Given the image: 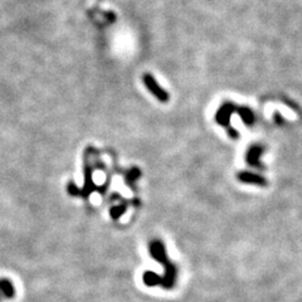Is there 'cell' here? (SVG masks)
Returning <instances> with one entry per match:
<instances>
[{
    "instance_id": "obj_5",
    "label": "cell",
    "mask_w": 302,
    "mask_h": 302,
    "mask_svg": "<svg viewBox=\"0 0 302 302\" xmlns=\"http://www.w3.org/2000/svg\"><path fill=\"white\" fill-rule=\"evenodd\" d=\"M262 152V149L258 148V146H253V148H251L250 152H248V163L251 164V165H254V166H258V157L259 155H261Z\"/></svg>"
},
{
    "instance_id": "obj_4",
    "label": "cell",
    "mask_w": 302,
    "mask_h": 302,
    "mask_svg": "<svg viewBox=\"0 0 302 302\" xmlns=\"http://www.w3.org/2000/svg\"><path fill=\"white\" fill-rule=\"evenodd\" d=\"M239 179L244 183H250V184H257V185H267V181L266 179L257 174H252V173H242L239 174Z\"/></svg>"
},
{
    "instance_id": "obj_1",
    "label": "cell",
    "mask_w": 302,
    "mask_h": 302,
    "mask_svg": "<svg viewBox=\"0 0 302 302\" xmlns=\"http://www.w3.org/2000/svg\"><path fill=\"white\" fill-rule=\"evenodd\" d=\"M143 82L144 84H145V87L149 90V92H150L151 95H154L160 102L169 101V93L157 83L154 76L150 75V73H145V75L143 76Z\"/></svg>"
},
{
    "instance_id": "obj_2",
    "label": "cell",
    "mask_w": 302,
    "mask_h": 302,
    "mask_svg": "<svg viewBox=\"0 0 302 302\" xmlns=\"http://www.w3.org/2000/svg\"><path fill=\"white\" fill-rule=\"evenodd\" d=\"M150 252L151 254L155 257L156 259H159L160 262H163L164 264L166 266V271H168V282H169V287L173 286V277H174L175 273L170 272V270H173L172 264H169L168 261H166V256H165V251H164L163 244L160 243L159 241H154L152 243L150 244Z\"/></svg>"
},
{
    "instance_id": "obj_3",
    "label": "cell",
    "mask_w": 302,
    "mask_h": 302,
    "mask_svg": "<svg viewBox=\"0 0 302 302\" xmlns=\"http://www.w3.org/2000/svg\"><path fill=\"white\" fill-rule=\"evenodd\" d=\"M15 295V288L12 281L8 278H0V302L13 299Z\"/></svg>"
},
{
    "instance_id": "obj_6",
    "label": "cell",
    "mask_w": 302,
    "mask_h": 302,
    "mask_svg": "<svg viewBox=\"0 0 302 302\" xmlns=\"http://www.w3.org/2000/svg\"><path fill=\"white\" fill-rule=\"evenodd\" d=\"M241 115L243 116L244 121H246V124H248V125H251V124H253V115L252 112H251L250 110H243L241 112Z\"/></svg>"
}]
</instances>
